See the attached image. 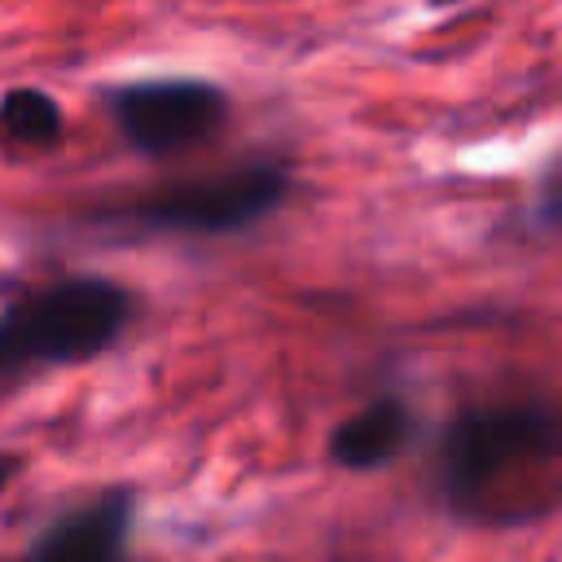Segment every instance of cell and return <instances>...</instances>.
I'll return each instance as SVG.
<instances>
[{
	"label": "cell",
	"mask_w": 562,
	"mask_h": 562,
	"mask_svg": "<svg viewBox=\"0 0 562 562\" xmlns=\"http://www.w3.org/2000/svg\"><path fill=\"white\" fill-rule=\"evenodd\" d=\"M562 457V408L549 400H483L448 417L435 443V492L470 514L479 501Z\"/></svg>",
	"instance_id": "obj_1"
},
{
	"label": "cell",
	"mask_w": 562,
	"mask_h": 562,
	"mask_svg": "<svg viewBox=\"0 0 562 562\" xmlns=\"http://www.w3.org/2000/svg\"><path fill=\"white\" fill-rule=\"evenodd\" d=\"M132 321V294L110 277H61L0 312V382L97 360Z\"/></svg>",
	"instance_id": "obj_2"
},
{
	"label": "cell",
	"mask_w": 562,
	"mask_h": 562,
	"mask_svg": "<svg viewBox=\"0 0 562 562\" xmlns=\"http://www.w3.org/2000/svg\"><path fill=\"white\" fill-rule=\"evenodd\" d=\"M290 189H294L290 162L272 158V154H255L224 171L145 193L110 215L119 224H136L145 233L224 237V233H246V228L263 224L268 215H277V206L290 198Z\"/></svg>",
	"instance_id": "obj_3"
},
{
	"label": "cell",
	"mask_w": 562,
	"mask_h": 562,
	"mask_svg": "<svg viewBox=\"0 0 562 562\" xmlns=\"http://www.w3.org/2000/svg\"><path fill=\"white\" fill-rule=\"evenodd\" d=\"M105 105L119 136L145 158H167L211 140L233 110L228 92L198 75L127 79L105 92Z\"/></svg>",
	"instance_id": "obj_4"
},
{
	"label": "cell",
	"mask_w": 562,
	"mask_h": 562,
	"mask_svg": "<svg viewBox=\"0 0 562 562\" xmlns=\"http://www.w3.org/2000/svg\"><path fill=\"white\" fill-rule=\"evenodd\" d=\"M136 527V492L127 483L101 487L66 509H57L22 562H127Z\"/></svg>",
	"instance_id": "obj_5"
},
{
	"label": "cell",
	"mask_w": 562,
	"mask_h": 562,
	"mask_svg": "<svg viewBox=\"0 0 562 562\" xmlns=\"http://www.w3.org/2000/svg\"><path fill=\"white\" fill-rule=\"evenodd\" d=\"M413 439V408L400 395H378L351 417H342L329 435V461L351 474H369L391 465Z\"/></svg>",
	"instance_id": "obj_6"
},
{
	"label": "cell",
	"mask_w": 562,
	"mask_h": 562,
	"mask_svg": "<svg viewBox=\"0 0 562 562\" xmlns=\"http://www.w3.org/2000/svg\"><path fill=\"white\" fill-rule=\"evenodd\" d=\"M61 132H66V114L53 92L22 83L0 97V149H18V154L53 149Z\"/></svg>",
	"instance_id": "obj_7"
},
{
	"label": "cell",
	"mask_w": 562,
	"mask_h": 562,
	"mask_svg": "<svg viewBox=\"0 0 562 562\" xmlns=\"http://www.w3.org/2000/svg\"><path fill=\"white\" fill-rule=\"evenodd\" d=\"M540 215L549 224H562V154L540 176Z\"/></svg>",
	"instance_id": "obj_8"
},
{
	"label": "cell",
	"mask_w": 562,
	"mask_h": 562,
	"mask_svg": "<svg viewBox=\"0 0 562 562\" xmlns=\"http://www.w3.org/2000/svg\"><path fill=\"white\" fill-rule=\"evenodd\" d=\"M18 470H22V457L18 452H0V492L18 479Z\"/></svg>",
	"instance_id": "obj_9"
}]
</instances>
